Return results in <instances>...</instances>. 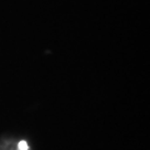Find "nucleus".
Masks as SVG:
<instances>
[{
	"instance_id": "1",
	"label": "nucleus",
	"mask_w": 150,
	"mask_h": 150,
	"mask_svg": "<svg viewBox=\"0 0 150 150\" xmlns=\"http://www.w3.org/2000/svg\"><path fill=\"white\" fill-rule=\"evenodd\" d=\"M18 150H28V143L25 140H21L18 145Z\"/></svg>"
}]
</instances>
